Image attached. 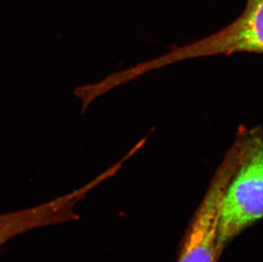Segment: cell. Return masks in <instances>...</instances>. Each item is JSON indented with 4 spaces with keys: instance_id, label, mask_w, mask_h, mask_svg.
<instances>
[{
    "instance_id": "obj_2",
    "label": "cell",
    "mask_w": 263,
    "mask_h": 262,
    "mask_svg": "<svg viewBox=\"0 0 263 262\" xmlns=\"http://www.w3.org/2000/svg\"><path fill=\"white\" fill-rule=\"evenodd\" d=\"M228 176L229 166L223 159L192 220L178 262L218 261L219 216Z\"/></svg>"
},
{
    "instance_id": "obj_1",
    "label": "cell",
    "mask_w": 263,
    "mask_h": 262,
    "mask_svg": "<svg viewBox=\"0 0 263 262\" xmlns=\"http://www.w3.org/2000/svg\"><path fill=\"white\" fill-rule=\"evenodd\" d=\"M229 176L221 199L217 249L220 256L234 237L263 218V134L238 131L224 158Z\"/></svg>"
},
{
    "instance_id": "obj_4",
    "label": "cell",
    "mask_w": 263,
    "mask_h": 262,
    "mask_svg": "<svg viewBox=\"0 0 263 262\" xmlns=\"http://www.w3.org/2000/svg\"><path fill=\"white\" fill-rule=\"evenodd\" d=\"M40 225V215L32 207L0 215V248L16 236L36 229Z\"/></svg>"
},
{
    "instance_id": "obj_3",
    "label": "cell",
    "mask_w": 263,
    "mask_h": 262,
    "mask_svg": "<svg viewBox=\"0 0 263 262\" xmlns=\"http://www.w3.org/2000/svg\"><path fill=\"white\" fill-rule=\"evenodd\" d=\"M197 57L234 53H263V0H246L239 17L192 45Z\"/></svg>"
}]
</instances>
